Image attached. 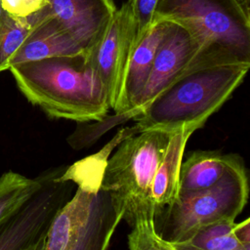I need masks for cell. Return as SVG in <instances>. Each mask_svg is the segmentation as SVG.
<instances>
[{
  "label": "cell",
  "mask_w": 250,
  "mask_h": 250,
  "mask_svg": "<svg viewBox=\"0 0 250 250\" xmlns=\"http://www.w3.org/2000/svg\"><path fill=\"white\" fill-rule=\"evenodd\" d=\"M173 133L148 129L133 134L118 144L104 163L100 189L109 195L130 226L143 214L155 215L150 187Z\"/></svg>",
  "instance_id": "277c9868"
},
{
  "label": "cell",
  "mask_w": 250,
  "mask_h": 250,
  "mask_svg": "<svg viewBox=\"0 0 250 250\" xmlns=\"http://www.w3.org/2000/svg\"><path fill=\"white\" fill-rule=\"evenodd\" d=\"M193 132L190 128L183 127L171 135L150 187V202L155 215L178 198L181 164L186 145Z\"/></svg>",
  "instance_id": "7c38bea8"
},
{
  "label": "cell",
  "mask_w": 250,
  "mask_h": 250,
  "mask_svg": "<svg viewBox=\"0 0 250 250\" xmlns=\"http://www.w3.org/2000/svg\"><path fill=\"white\" fill-rule=\"evenodd\" d=\"M51 15L89 55L104 36L116 7L112 0H48Z\"/></svg>",
  "instance_id": "9c48e42d"
},
{
  "label": "cell",
  "mask_w": 250,
  "mask_h": 250,
  "mask_svg": "<svg viewBox=\"0 0 250 250\" xmlns=\"http://www.w3.org/2000/svg\"><path fill=\"white\" fill-rule=\"evenodd\" d=\"M0 4L7 14L26 18L44 9L48 5V0H0Z\"/></svg>",
  "instance_id": "ffe728a7"
},
{
  "label": "cell",
  "mask_w": 250,
  "mask_h": 250,
  "mask_svg": "<svg viewBox=\"0 0 250 250\" xmlns=\"http://www.w3.org/2000/svg\"><path fill=\"white\" fill-rule=\"evenodd\" d=\"M238 1L242 5V7L249 13V1L250 0H238Z\"/></svg>",
  "instance_id": "7402d4cb"
},
{
  "label": "cell",
  "mask_w": 250,
  "mask_h": 250,
  "mask_svg": "<svg viewBox=\"0 0 250 250\" xmlns=\"http://www.w3.org/2000/svg\"><path fill=\"white\" fill-rule=\"evenodd\" d=\"M234 221H222L204 226L187 239L170 243L176 250H250L236 238Z\"/></svg>",
  "instance_id": "2e32d148"
},
{
  "label": "cell",
  "mask_w": 250,
  "mask_h": 250,
  "mask_svg": "<svg viewBox=\"0 0 250 250\" xmlns=\"http://www.w3.org/2000/svg\"><path fill=\"white\" fill-rule=\"evenodd\" d=\"M157 21L185 26L199 45L195 59L250 62L249 13L238 0H158Z\"/></svg>",
  "instance_id": "3957f363"
},
{
  "label": "cell",
  "mask_w": 250,
  "mask_h": 250,
  "mask_svg": "<svg viewBox=\"0 0 250 250\" xmlns=\"http://www.w3.org/2000/svg\"><path fill=\"white\" fill-rule=\"evenodd\" d=\"M67 166L41 174L36 192L12 216L0 223V250H42L47 231L61 208L74 193Z\"/></svg>",
  "instance_id": "8992f818"
},
{
  "label": "cell",
  "mask_w": 250,
  "mask_h": 250,
  "mask_svg": "<svg viewBox=\"0 0 250 250\" xmlns=\"http://www.w3.org/2000/svg\"><path fill=\"white\" fill-rule=\"evenodd\" d=\"M121 220L123 214L114 208L109 195L99 189L88 218L70 250H107Z\"/></svg>",
  "instance_id": "4fadbf2b"
},
{
  "label": "cell",
  "mask_w": 250,
  "mask_h": 250,
  "mask_svg": "<svg viewBox=\"0 0 250 250\" xmlns=\"http://www.w3.org/2000/svg\"><path fill=\"white\" fill-rule=\"evenodd\" d=\"M167 21H154L147 33L135 44L127 66L122 91L116 107L117 119L128 120L150 74L157 46L166 30Z\"/></svg>",
  "instance_id": "30bf717a"
},
{
  "label": "cell",
  "mask_w": 250,
  "mask_h": 250,
  "mask_svg": "<svg viewBox=\"0 0 250 250\" xmlns=\"http://www.w3.org/2000/svg\"><path fill=\"white\" fill-rule=\"evenodd\" d=\"M2 12H3V10H2V8H1V4H0V16H1Z\"/></svg>",
  "instance_id": "603a6c76"
},
{
  "label": "cell",
  "mask_w": 250,
  "mask_h": 250,
  "mask_svg": "<svg viewBox=\"0 0 250 250\" xmlns=\"http://www.w3.org/2000/svg\"><path fill=\"white\" fill-rule=\"evenodd\" d=\"M232 155L216 150L192 151L181 164L178 196L215 186L227 172Z\"/></svg>",
  "instance_id": "5bb4252c"
},
{
  "label": "cell",
  "mask_w": 250,
  "mask_h": 250,
  "mask_svg": "<svg viewBox=\"0 0 250 250\" xmlns=\"http://www.w3.org/2000/svg\"><path fill=\"white\" fill-rule=\"evenodd\" d=\"M9 70L26 100L52 118L100 122L110 109L106 91L85 53L16 63Z\"/></svg>",
  "instance_id": "6da1fadb"
},
{
  "label": "cell",
  "mask_w": 250,
  "mask_h": 250,
  "mask_svg": "<svg viewBox=\"0 0 250 250\" xmlns=\"http://www.w3.org/2000/svg\"><path fill=\"white\" fill-rule=\"evenodd\" d=\"M49 12V5L26 18H17L2 12L0 16V72L9 70L12 60L19 49Z\"/></svg>",
  "instance_id": "9a60e30c"
},
{
  "label": "cell",
  "mask_w": 250,
  "mask_h": 250,
  "mask_svg": "<svg viewBox=\"0 0 250 250\" xmlns=\"http://www.w3.org/2000/svg\"><path fill=\"white\" fill-rule=\"evenodd\" d=\"M157 2L158 0H128L136 26L135 44L142 40L153 25Z\"/></svg>",
  "instance_id": "d6986e66"
},
{
  "label": "cell",
  "mask_w": 250,
  "mask_h": 250,
  "mask_svg": "<svg viewBox=\"0 0 250 250\" xmlns=\"http://www.w3.org/2000/svg\"><path fill=\"white\" fill-rule=\"evenodd\" d=\"M135 37V21L127 1L116 9L104 36L88 55L106 91L109 107L113 110L119 103Z\"/></svg>",
  "instance_id": "52a82bcc"
},
{
  "label": "cell",
  "mask_w": 250,
  "mask_h": 250,
  "mask_svg": "<svg viewBox=\"0 0 250 250\" xmlns=\"http://www.w3.org/2000/svg\"><path fill=\"white\" fill-rule=\"evenodd\" d=\"M80 53H84L80 46L49 12L27 36L12 60L11 65L50 57Z\"/></svg>",
  "instance_id": "8fae6325"
},
{
  "label": "cell",
  "mask_w": 250,
  "mask_h": 250,
  "mask_svg": "<svg viewBox=\"0 0 250 250\" xmlns=\"http://www.w3.org/2000/svg\"><path fill=\"white\" fill-rule=\"evenodd\" d=\"M41 174L28 178L14 171L0 176V223L17 212L40 188Z\"/></svg>",
  "instance_id": "e0dca14e"
},
{
  "label": "cell",
  "mask_w": 250,
  "mask_h": 250,
  "mask_svg": "<svg viewBox=\"0 0 250 250\" xmlns=\"http://www.w3.org/2000/svg\"><path fill=\"white\" fill-rule=\"evenodd\" d=\"M167 21L166 30L154 55L147 82L130 112V119L137 116L160 92L181 76L199 52L198 42L185 26Z\"/></svg>",
  "instance_id": "ba28073f"
},
{
  "label": "cell",
  "mask_w": 250,
  "mask_h": 250,
  "mask_svg": "<svg viewBox=\"0 0 250 250\" xmlns=\"http://www.w3.org/2000/svg\"><path fill=\"white\" fill-rule=\"evenodd\" d=\"M250 62L194 59L189 67L160 92L134 119L139 132L183 127L200 129L243 81Z\"/></svg>",
  "instance_id": "7a4b0ae2"
},
{
  "label": "cell",
  "mask_w": 250,
  "mask_h": 250,
  "mask_svg": "<svg viewBox=\"0 0 250 250\" xmlns=\"http://www.w3.org/2000/svg\"><path fill=\"white\" fill-rule=\"evenodd\" d=\"M233 232L240 243L250 247V220L248 218L240 223H234Z\"/></svg>",
  "instance_id": "44dd1931"
},
{
  "label": "cell",
  "mask_w": 250,
  "mask_h": 250,
  "mask_svg": "<svg viewBox=\"0 0 250 250\" xmlns=\"http://www.w3.org/2000/svg\"><path fill=\"white\" fill-rule=\"evenodd\" d=\"M154 214L139 216L128 234L129 250H176L156 230Z\"/></svg>",
  "instance_id": "ac0fdd59"
},
{
  "label": "cell",
  "mask_w": 250,
  "mask_h": 250,
  "mask_svg": "<svg viewBox=\"0 0 250 250\" xmlns=\"http://www.w3.org/2000/svg\"><path fill=\"white\" fill-rule=\"evenodd\" d=\"M248 179L242 159L233 154L223 178L213 187L178 196L163 208L159 235L170 243L187 239L198 229L222 221H235L248 200Z\"/></svg>",
  "instance_id": "5b68a950"
}]
</instances>
